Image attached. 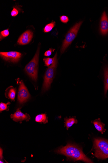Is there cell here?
Returning a JSON list of instances; mask_svg holds the SVG:
<instances>
[{"label":"cell","mask_w":108,"mask_h":163,"mask_svg":"<svg viewBox=\"0 0 108 163\" xmlns=\"http://www.w3.org/2000/svg\"><path fill=\"white\" fill-rule=\"evenodd\" d=\"M54 57V61L53 64L49 66L45 73L43 86V92L46 91L49 89L53 79L58 63L57 53Z\"/></svg>","instance_id":"cell-3"},{"label":"cell","mask_w":108,"mask_h":163,"mask_svg":"<svg viewBox=\"0 0 108 163\" xmlns=\"http://www.w3.org/2000/svg\"><path fill=\"white\" fill-rule=\"evenodd\" d=\"M16 89L13 86H10L6 90L5 93L6 98L11 100V101H14L15 98Z\"/></svg>","instance_id":"cell-11"},{"label":"cell","mask_w":108,"mask_h":163,"mask_svg":"<svg viewBox=\"0 0 108 163\" xmlns=\"http://www.w3.org/2000/svg\"><path fill=\"white\" fill-rule=\"evenodd\" d=\"M95 156L97 158H108V140L102 138H95L93 141Z\"/></svg>","instance_id":"cell-2"},{"label":"cell","mask_w":108,"mask_h":163,"mask_svg":"<svg viewBox=\"0 0 108 163\" xmlns=\"http://www.w3.org/2000/svg\"><path fill=\"white\" fill-rule=\"evenodd\" d=\"M11 118L15 122H20L21 123L23 120L28 121L30 119L31 117L29 115L26 113L24 114L20 110H18L14 114H12L11 115Z\"/></svg>","instance_id":"cell-9"},{"label":"cell","mask_w":108,"mask_h":163,"mask_svg":"<svg viewBox=\"0 0 108 163\" xmlns=\"http://www.w3.org/2000/svg\"><path fill=\"white\" fill-rule=\"evenodd\" d=\"M55 152L74 161H81L86 163H93L83 153L82 148L76 144L69 143L65 146L59 147Z\"/></svg>","instance_id":"cell-1"},{"label":"cell","mask_w":108,"mask_h":163,"mask_svg":"<svg viewBox=\"0 0 108 163\" xmlns=\"http://www.w3.org/2000/svg\"><path fill=\"white\" fill-rule=\"evenodd\" d=\"M20 83L18 93V101L20 104H23L28 101L31 96L23 81H20Z\"/></svg>","instance_id":"cell-6"},{"label":"cell","mask_w":108,"mask_h":163,"mask_svg":"<svg viewBox=\"0 0 108 163\" xmlns=\"http://www.w3.org/2000/svg\"><path fill=\"white\" fill-rule=\"evenodd\" d=\"M2 153H3L2 149L1 148V156H0V157H1V159H2L3 158V157L2 156Z\"/></svg>","instance_id":"cell-23"},{"label":"cell","mask_w":108,"mask_h":163,"mask_svg":"<svg viewBox=\"0 0 108 163\" xmlns=\"http://www.w3.org/2000/svg\"><path fill=\"white\" fill-rule=\"evenodd\" d=\"M33 37V33L30 30H28L21 35L18 41V43L20 45L27 44L30 42Z\"/></svg>","instance_id":"cell-8"},{"label":"cell","mask_w":108,"mask_h":163,"mask_svg":"<svg viewBox=\"0 0 108 163\" xmlns=\"http://www.w3.org/2000/svg\"><path fill=\"white\" fill-rule=\"evenodd\" d=\"M0 162H1V163H4V162H2L1 160V161H0Z\"/></svg>","instance_id":"cell-24"},{"label":"cell","mask_w":108,"mask_h":163,"mask_svg":"<svg viewBox=\"0 0 108 163\" xmlns=\"http://www.w3.org/2000/svg\"><path fill=\"white\" fill-rule=\"evenodd\" d=\"M100 27L101 34L103 36L107 35L108 32V18L105 11L101 18Z\"/></svg>","instance_id":"cell-10"},{"label":"cell","mask_w":108,"mask_h":163,"mask_svg":"<svg viewBox=\"0 0 108 163\" xmlns=\"http://www.w3.org/2000/svg\"><path fill=\"white\" fill-rule=\"evenodd\" d=\"M55 25V22L53 21L49 24H47L44 29V32L45 33L49 32L52 31Z\"/></svg>","instance_id":"cell-16"},{"label":"cell","mask_w":108,"mask_h":163,"mask_svg":"<svg viewBox=\"0 0 108 163\" xmlns=\"http://www.w3.org/2000/svg\"><path fill=\"white\" fill-rule=\"evenodd\" d=\"M8 29L4 30L1 32V35H0V38L1 41L3 38L6 37L9 35L10 33L9 32Z\"/></svg>","instance_id":"cell-18"},{"label":"cell","mask_w":108,"mask_h":163,"mask_svg":"<svg viewBox=\"0 0 108 163\" xmlns=\"http://www.w3.org/2000/svg\"><path fill=\"white\" fill-rule=\"evenodd\" d=\"M10 104L11 103L10 102H8L6 104L1 102L0 103V111H1H1L4 110L8 111V107L7 105Z\"/></svg>","instance_id":"cell-17"},{"label":"cell","mask_w":108,"mask_h":163,"mask_svg":"<svg viewBox=\"0 0 108 163\" xmlns=\"http://www.w3.org/2000/svg\"><path fill=\"white\" fill-rule=\"evenodd\" d=\"M55 50V49H50L49 50H48L45 53L44 55L46 56H49L51 55L52 52Z\"/></svg>","instance_id":"cell-22"},{"label":"cell","mask_w":108,"mask_h":163,"mask_svg":"<svg viewBox=\"0 0 108 163\" xmlns=\"http://www.w3.org/2000/svg\"><path fill=\"white\" fill-rule=\"evenodd\" d=\"M0 55L6 61L14 63L18 62L22 56L21 53L17 52H1Z\"/></svg>","instance_id":"cell-7"},{"label":"cell","mask_w":108,"mask_h":163,"mask_svg":"<svg viewBox=\"0 0 108 163\" xmlns=\"http://www.w3.org/2000/svg\"><path fill=\"white\" fill-rule=\"evenodd\" d=\"M43 60L45 65L46 66H49L50 65L53 64L54 61V57H53V58H44Z\"/></svg>","instance_id":"cell-19"},{"label":"cell","mask_w":108,"mask_h":163,"mask_svg":"<svg viewBox=\"0 0 108 163\" xmlns=\"http://www.w3.org/2000/svg\"><path fill=\"white\" fill-rule=\"evenodd\" d=\"M104 91L105 95H106L108 90V67H106L104 69Z\"/></svg>","instance_id":"cell-15"},{"label":"cell","mask_w":108,"mask_h":163,"mask_svg":"<svg viewBox=\"0 0 108 163\" xmlns=\"http://www.w3.org/2000/svg\"><path fill=\"white\" fill-rule=\"evenodd\" d=\"M20 8L18 7H14L13 10L11 11V16L13 17H15L17 16L20 11Z\"/></svg>","instance_id":"cell-20"},{"label":"cell","mask_w":108,"mask_h":163,"mask_svg":"<svg viewBox=\"0 0 108 163\" xmlns=\"http://www.w3.org/2000/svg\"><path fill=\"white\" fill-rule=\"evenodd\" d=\"M40 49L38 48L34 58L25 66V70L26 73L32 79L36 81L38 78V62Z\"/></svg>","instance_id":"cell-4"},{"label":"cell","mask_w":108,"mask_h":163,"mask_svg":"<svg viewBox=\"0 0 108 163\" xmlns=\"http://www.w3.org/2000/svg\"><path fill=\"white\" fill-rule=\"evenodd\" d=\"M35 121L38 122L46 123L48 122V118L46 114L39 115L35 117Z\"/></svg>","instance_id":"cell-14"},{"label":"cell","mask_w":108,"mask_h":163,"mask_svg":"<svg viewBox=\"0 0 108 163\" xmlns=\"http://www.w3.org/2000/svg\"><path fill=\"white\" fill-rule=\"evenodd\" d=\"M64 120L65 121L64 122L65 127H67V130H68L69 128L71 127L74 124H77L78 122L77 120L74 117H70L69 118L66 117L65 118Z\"/></svg>","instance_id":"cell-13"},{"label":"cell","mask_w":108,"mask_h":163,"mask_svg":"<svg viewBox=\"0 0 108 163\" xmlns=\"http://www.w3.org/2000/svg\"><path fill=\"white\" fill-rule=\"evenodd\" d=\"M95 126V127L97 130L101 132L102 134H103L105 132L106 129L104 128L105 125L102 122L100 119L96 120L93 122Z\"/></svg>","instance_id":"cell-12"},{"label":"cell","mask_w":108,"mask_h":163,"mask_svg":"<svg viewBox=\"0 0 108 163\" xmlns=\"http://www.w3.org/2000/svg\"><path fill=\"white\" fill-rule=\"evenodd\" d=\"M60 20L64 23H67L69 21L68 17L66 16H63L60 17Z\"/></svg>","instance_id":"cell-21"},{"label":"cell","mask_w":108,"mask_h":163,"mask_svg":"<svg viewBox=\"0 0 108 163\" xmlns=\"http://www.w3.org/2000/svg\"><path fill=\"white\" fill-rule=\"evenodd\" d=\"M82 23V21H80L76 23L68 32L65 36L61 48V52L62 54L64 53L65 50L75 38Z\"/></svg>","instance_id":"cell-5"}]
</instances>
